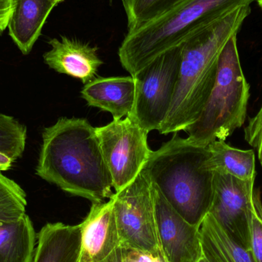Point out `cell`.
Here are the masks:
<instances>
[{
  "mask_svg": "<svg viewBox=\"0 0 262 262\" xmlns=\"http://www.w3.org/2000/svg\"><path fill=\"white\" fill-rule=\"evenodd\" d=\"M35 173L92 203L113 196V182L95 127L84 118H61L43 130Z\"/></svg>",
  "mask_w": 262,
  "mask_h": 262,
  "instance_id": "cell-1",
  "label": "cell"
},
{
  "mask_svg": "<svg viewBox=\"0 0 262 262\" xmlns=\"http://www.w3.org/2000/svg\"><path fill=\"white\" fill-rule=\"evenodd\" d=\"M251 11L249 6L228 12L195 31L181 45L178 81L160 134H177L197 121L215 84L220 54Z\"/></svg>",
  "mask_w": 262,
  "mask_h": 262,
  "instance_id": "cell-2",
  "label": "cell"
},
{
  "mask_svg": "<svg viewBox=\"0 0 262 262\" xmlns=\"http://www.w3.org/2000/svg\"><path fill=\"white\" fill-rule=\"evenodd\" d=\"M209 158L208 146L175 134L152 151L142 169L172 209L199 228L213 198L215 172L210 169Z\"/></svg>",
  "mask_w": 262,
  "mask_h": 262,
  "instance_id": "cell-3",
  "label": "cell"
},
{
  "mask_svg": "<svg viewBox=\"0 0 262 262\" xmlns=\"http://www.w3.org/2000/svg\"><path fill=\"white\" fill-rule=\"evenodd\" d=\"M257 0H184L147 24L129 31L118 51L123 68L134 75L162 54L181 46L195 31Z\"/></svg>",
  "mask_w": 262,
  "mask_h": 262,
  "instance_id": "cell-4",
  "label": "cell"
},
{
  "mask_svg": "<svg viewBox=\"0 0 262 262\" xmlns=\"http://www.w3.org/2000/svg\"><path fill=\"white\" fill-rule=\"evenodd\" d=\"M249 98L250 86L242 69L235 35L220 54L215 84L201 115L184 130L187 138L201 146L226 140L244 125Z\"/></svg>",
  "mask_w": 262,
  "mask_h": 262,
  "instance_id": "cell-5",
  "label": "cell"
},
{
  "mask_svg": "<svg viewBox=\"0 0 262 262\" xmlns=\"http://www.w3.org/2000/svg\"><path fill=\"white\" fill-rule=\"evenodd\" d=\"M182 46L160 55L140 72L134 107L127 117L148 133L160 130L169 113L178 81Z\"/></svg>",
  "mask_w": 262,
  "mask_h": 262,
  "instance_id": "cell-6",
  "label": "cell"
},
{
  "mask_svg": "<svg viewBox=\"0 0 262 262\" xmlns=\"http://www.w3.org/2000/svg\"><path fill=\"white\" fill-rule=\"evenodd\" d=\"M121 246L132 248L166 262L157 235L152 183L141 171L113 196Z\"/></svg>",
  "mask_w": 262,
  "mask_h": 262,
  "instance_id": "cell-7",
  "label": "cell"
},
{
  "mask_svg": "<svg viewBox=\"0 0 262 262\" xmlns=\"http://www.w3.org/2000/svg\"><path fill=\"white\" fill-rule=\"evenodd\" d=\"M95 130L114 189L120 192L137 178L149 160V133L127 116Z\"/></svg>",
  "mask_w": 262,
  "mask_h": 262,
  "instance_id": "cell-8",
  "label": "cell"
},
{
  "mask_svg": "<svg viewBox=\"0 0 262 262\" xmlns=\"http://www.w3.org/2000/svg\"><path fill=\"white\" fill-rule=\"evenodd\" d=\"M254 183L215 172L213 198L209 212L249 252Z\"/></svg>",
  "mask_w": 262,
  "mask_h": 262,
  "instance_id": "cell-9",
  "label": "cell"
},
{
  "mask_svg": "<svg viewBox=\"0 0 262 262\" xmlns=\"http://www.w3.org/2000/svg\"><path fill=\"white\" fill-rule=\"evenodd\" d=\"M152 186L157 235L166 262H196L203 254L200 228L186 222L154 183Z\"/></svg>",
  "mask_w": 262,
  "mask_h": 262,
  "instance_id": "cell-10",
  "label": "cell"
},
{
  "mask_svg": "<svg viewBox=\"0 0 262 262\" xmlns=\"http://www.w3.org/2000/svg\"><path fill=\"white\" fill-rule=\"evenodd\" d=\"M81 225V246L78 262H99L121 246L113 199L92 203Z\"/></svg>",
  "mask_w": 262,
  "mask_h": 262,
  "instance_id": "cell-11",
  "label": "cell"
},
{
  "mask_svg": "<svg viewBox=\"0 0 262 262\" xmlns=\"http://www.w3.org/2000/svg\"><path fill=\"white\" fill-rule=\"evenodd\" d=\"M50 50L43 55L44 62L60 74L78 78L84 84L95 79L104 64L98 55V48L66 36L51 38Z\"/></svg>",
  "mask_w": 262,
  "mask_h": 262,
  "instance_id": "cell-12",
  "label": "cell"
},
{
  "mask_svg": "<svg viewBox=\"0 0 262 262\" xmlns=\"http://www.w3.org/2000/svg\"><path fill=\"white\" fill-rule=\"evenodd\" d=\"M81 97L91 107L112 114L114 120L122 119L134 107L135 81L132 75L95 78L84 84Z\"/></svg>",
  "mask_w": 262,
  "mask_h": 262,
  "instance_id": "cell-13",
  "label": "cell"
},
{
  "mask_svg": "<svg viewBox=\"0 0 262 262\" xmlns=\"http://www.w3.org/2000/svg\"><path fill=\"white\" fill-rule=\"evenodd\" d=\"M57 5L53 0H12L7 28L9 36L23 55L30 53Z\"/></svg>",
  "mask_w": 262,
  "mask_h": 262,
  "instance_id": "cell-14",
  "label": "cell"
},
{
  "mask_svg": "<svg viewBox=\"0 0 262 262\" xmlns=\"http://www.w3.org/2000/svg\"><path fill=\"white\" fill-rule=\"evenodd\" d=\"M32 262H78L81 246V225L47 223L38 235Z\"/></svg>",
  "mask_w": 262,
  "mask_h": 262,
  "instance_id": "cell-15",
  "label": "cell"
},
{
  "mask_svg": "<svg viewBox=\"0 0 262 262\" xmlns=\"http://www.w3.org/2000/svg\"><path fill=\"white\" fill-rule=\"evenodd\" d=\"M202 253L209 262H255L252 254L208 213L200 226Z\"/></svg>",
  "mask_w": 262,
  "mask_h": 262,
  "instance_id": "cell-16",
  "label": "cell"
},
{
  "mask_svg": "<svg viewBox=\"0 0 262 262\" xmlns=\"http://www.w3.org/2000/svg\"><path fill=\"white\" fill-rule=\"evenodd\" d=\"M36 234L29 215L0 221V262H32Z\"/></svg>",
  "mask_w": 262,
  "mask_h": 262,
  "instance_id": "cell-17",
  "label": "cell"
},
{
  "mask_svg": "<svg viewBox=\"0 0 262 262\" xmlns=\"http://www.w3.org/2000/svg\"><path fill=\"white\" fill-rule=\"evenodd\" d=\"M209 165L216 173L231 176L243 181H255V155L252 149L232 147L225 140H217L208 145Z\"/></svg>",
  "mask_w": 262,
  "mask_h": 262,
  "instance_id": "cell-18",
  "label": "cell"
},
{
  "mask_svg": "<svg viewBox=\"0 0 262 262\" xmlns=\"http://www.w3.org/2000/svg\"><path fill=\"white\" fill-rule=\"evenodd\" d=\"M129 31L135 30L161 16L184 0H121Z\"/></svg>",
  "mask_w": 262,
  "mask_h": 262,
  "instance_id": "cell-19",
  "label": "cell"
},
{
  "mask_svg": "<svg viewBox=\"0 0 262 262\" xmlns=\"http://www.w3.org/2000/svg\"><path fill=\"white\" fill-rule=\"evenodd\" d=\"M27 200L24 189L0 172V221H12L26 214Z\"/></svg>",
  "mask_w": 262,
  "mask_h": 262,
  "instance_id": "cell-20",
  "label": "cell"
},
{
  "mask_svg": "<svg viewBox=\"0 0 262 262\" xmlns=\"http://www.w3.org/2000/svg\"><path fill=\"white\" fill-rule=\"evenodd\" d=\"M27 128L13 117L0 114V152L14 161L23 157L26 149Z\"/></svg>",
  "mask_w": 262,
  "mask_h": 262,
  "instance_id": "cell-21",
  "label": "cell"
},
{
  "mask_svg": "<svg viewBox=\"0 0 262 262\" xmlns=\"http://www.w3.org/2000/svg\"><path fill=\"white\" fill-rule=\"evenodd\" d=\"M250 252L255 262H262V201L259 190H254L250 220Z\"/></svg>",
  "mask_w": 262,
  "mask_h": 262,
  "instance_id": "cell-22",
  "label": "cell"
},
{
  "mask_svg": "<svg viewBox=\"0 0 262 262\" xmlns=\"http://www.w3.org/2000/svg\"><path fill=\"white\" fill-rule=\"evenodd\" d=\"M245 139L250 146L256 149L262 166V105L256 115L249 119L245 128Z\"/></svg>",
  "mask_w": 262,
  "mask_h": 262,
  "instance_id": "cell-23",
  "label": "cell"
},
{
  "mask_svg": "<svg viewBox=\"0 0 262 262\" xmlns=\"http://www.w3.org/2000/svg\"><path fill=\"white\" fill-rule=\"evenodd\" d=\"M123 262H164L152 255L132 248L122 246Z\"/></svg>",
  "mask_w": 262,
  "mask_h": 262,
  "instance_id": "cell-24",
  "label": "cell"
},
{
  "mask_svg": "<svg viewBox=\"0 0 262 262\" xmlns=\"http://www.w3.org/2000/svg\"><path fill=\"white\" fill-rule=\"evenodd\" d=\"M12 0H0V35L6 30L10 17Z\"/></svg>",
  "mask_w": 262,
  "mask_h": 262,
  "instance_id": "cell-25",
  "label": "cell"
},
{
  "mask_svg": "<svg viewBox=\"0 0 262 262\" xmlns=\"http://www.w3.org/2000/svg\"><path fill=\"white\" fill-rule=\"evenodd\" d=\"M99 262H123L122 246L115 249L109 256Z\"/></svg>",
  "mask_w": 262,
  "mask_h": 262,
  "instance_id": "cell-26",
  "label": "cell"
},
{
  "mask_svg": "<svg viewBox=\"0 0 262 262\" xmlns=\"http://www.w3.org/2000/svg\"><path fill=\"white\" fill-rule=\"evenodd\" d=\"M13 163H15V161L12 158L3 152H0V172L9 170L12 167Z\"/></svg>",
  "mask_w": 262,
  "mask_h": 262,
  "instance_id": "cell-27",
  "label": "cell"
},
{
  "mask_svg": "<svg viewBox=\"0 0 262 262\" xmlns=\"http://www.w3.org/2000/svg\"><path fill=\"white\" fill-rule=\"evenodd\" d=\"M196 262H209L208 261L207 258H206V257L204 256V255L202 254L201 257H200V258H199L198 261Z\"/></svg>",
  "mask_w": 262,
  "mask_h": 262,
  "instance_id": "cell-28",
  "label": "cell"
},
{
  "mask_svg": "<svg viewBox=\"0 0 262 262\" xmlns=\"http://www.w3.org/2000/svg\"><path fill=\"white\" fill-rule=\"evenodd\" d=\"M55 3H56L57 4H59V3H62L63 1H64V0H53Z\"/></svg>",
  "mask_w": 262,
  "mask_h": 262,
  "instance_id": "cell-29",
  "label": "cell"
},
{
  "mask_svg": "<svg viewBox=\"0 0 262 262\" xmlns=\"http://www.w3.org/2000/svg\"><path fill=\"white\" fill-rule=\"evenodd\" d=\"M257 2H258V5H259L260 7L262 9V0H257Z\"/></svg>",
  "mask_w": 262,
  "mask_h": 262,
  "instance_id": "cell-30",
  "label": "cell"
}]
</instances>
